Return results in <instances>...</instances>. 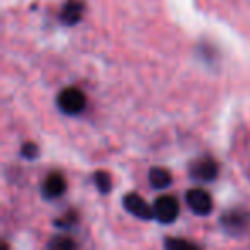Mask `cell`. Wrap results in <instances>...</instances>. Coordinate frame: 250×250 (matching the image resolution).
Here are the masks:
<instances>
[{
	"label": "cell",
	"instance_id": "10",
	"mask_svg": "<svg viewBox=\"0 0 250 250\" xmlns=\"http://www.w3.org/2000/svg\"><path fill=\"white\" fill-rule=\"evenodd\" d=\"M94 185H96V188L100 190V194H108V192L111 190V178L110 175L106 173V171L100 170L94 173Z\"/></svg>",
	"mask_w": 250,
	"mask_h": 250
},
{
	"label": "cell",
	"instance_id": "13",
	"mask_svg": "<svg viewBox=\"0 0 250 250\" xmlns=\"http://www.w3.org/2000/svg\"><path fill=\"white\" fill-rule=\"evenodd\" d=\"M165 247H167V249H182V247H185V249H197L195 243L188 242V240H182V238H167L165 240Z\"/></svg>",
	"mask_w": 250,
	"mask_h": 250
},
{
	"label": "cell",
	"instance_id": "8",
	"mask_svg": "<svg viewBox=\"0 0 250 250\" xmlns=\"http://www.w3.org/2000/svg\"><path fill=\"white\" fill-rule=\"evenodd\" d=\"M84 12V4L81 0H67L60 12V21L65 26H76Z\"/></svg>",
	"mask_w": 250,
	"mask_h": 250
},
{
	"label": "cell",
	"instance_id": "5",
	"mask_svg": "<svg viewBox=\"0 0 250 250\" xmlns=\"http://www.w3.org/2000/svg\"><path fill=\"white\" fill-rule=\"evenodd\" d=\"M187 206L195 216H209L212 211V197L204 188H190L185 195Z\"/></svg>",
	"mask_w": 250,
	"mask_h": 250
},
{
	"label": "cell",
	"instance_id": "4",
	"mask_svg": "<svg viewBox=\"0 0 250 250\" xmlns=\"http://www.w3.org/2000/svg\"><path fill=\"white\" fill-rule=\"evenodd\" d=\"M218 163L212 158L202 156L199 160H195L194 163H190L188 175L195 182H212L218 177Z\"/></svg>",
	"mask_w": 250,
	"mask_h": 250
},
{
	"label": "cell",
	"instance_id": "14",
	"mask_svg": "<svg viewBox=\"0 0 250 250\" xmlns=\"http://www.w3.org/2000/svg\"><path fill=\"white\" fill-rule=\"evenodd\" d=\"M40 154V147L36 146L35 143H26L22 144L21 147V156L26 158V160H36Z\"/></svg>",
	"mask_w": 250,
	"mask_h": 250
},
{
	"label": "cell",
	"instance_id": "1",
	"mask_svg": "<svg viewBox=\"0 0 250 250\" xmlns=\"http://www.w3.org/2000/svg\"><path fill=\"white\" fill-rule=\"evenodd\" d=\"M57 106L65 115H79L86 108V96L77 87H65L57 96Z\"/></svg>",
	"mask_w": 250,
	"mask_h": 250
},
{
	"label": "cell",
	"instance_id": "7",
	"mask_svg": "<svg viewBox=\"0 0 250 250\" xmlns=\"http://www.w3.org/2000/svg\"><path fill=\"white\" fill-rule=\"evenodd\" d=\"M67 190V182H65V177L62 173H50L48 177L45 178L42 185V194L45 199L48 201H53V199H59L65 194Z\"/></svg>",
	"mask_w": 250,
	"mask_h": 250
},
{
	"label": "cell",
	"instance_id": "6",
	"mask_svg": "<svg viewBox=\"0 0 250 250\" xmlns=\"http://www.w3.org/2000/svg\"><path fill=\"white\" fill-rule=\"evenodd\" d=\"M124 208L127 209V212H130L132 216L144 221H151L154 219V212H153V206H149L139 194H127L124 197Z\"/></svg>",
	"mask_w": 250,
	"mask_h": 250
},
{
	"label": "cell",
	"instance_id": "3",
	"mask_svg": "<svg viewBox=\"0 0 250 250\" xmlns=\"http://www.w3.org/2000/svg\"><path fill=\"white\" fill-rule=\"evenodd\" d=\"M249 223H250L249 212L242 211V209H229V211H226L221 216V228L231 236L242 235L249 228Z\"/></svg>",
	"mask_w": 250,
	"mask_h": 250
},
{
	"label": "cell",
	"instance_id": "12",
	"mask_svg": "<svg viewBox=\"0 0 250 250\" xmlns=\"http://www.w3.org/2000/svg\"><path fill=\"white\" fill-rule=\"evenodd\" d=\"M53 223H55V226H59V228H69V226H72L77 223V212L69 211V212H65L62 218L55 219Z\"/></svg>",
	"mask_w": 250,
	"mask_h": 250
},
{
	"label": "cell",
	"instance_id": "2",
	"mask_svg": "<svg viewBox=\"0 0 250 250\" xmlns=\"http://www.w3.org/2000/svg\"><path fill=\"white\" fill-rule=\"evenodd\" d=\"M153 212H154V219H158L163 225H171L178 218L180 206H178V201L173 195H161V197H158L154 201Z\"/></svg>",
	"mask_w": 250,
	"mask_h": 250
},
{
	"label": "cell",
	"instance_id": "9",
	"mask_svg": "<svg viewBox=\"0 0 250 250\" xmlns=\"http://www.w3.org/2000/svg\"><path fill=\"white\" fill-rule=\"evenodd\" d=\"M149 184L154 190H165L171 185V173L167 168L154 167L149 170Z\"/></svg>",
	"mask_w": 250,
	"mask_h": 250
},
{
	"label": "cell",
	"instance_id": "11",
	"mask_svg": "<svg viewBox=\"0 0 250 250\" xmlns=\"http://www.w3.org/2000/svg\"><path fill=\"white\" fill-rule=\"evenodd\" d=\"M48 249H63V250H72L77 247V243L69 236H55L48 242Z\"/></svg>",
	"mask_w": 250,
	"mask_h": 250
}]
</instances>
